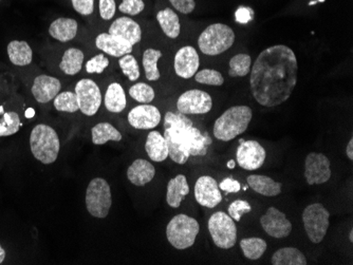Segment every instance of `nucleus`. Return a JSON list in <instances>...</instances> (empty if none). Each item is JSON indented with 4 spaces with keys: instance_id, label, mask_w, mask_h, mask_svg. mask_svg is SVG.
<instances>
[{
    "instance_id": "f257e3e1",
    "label": "nucleus",
    "mask_w": 353,
    "mask_h": 265,
    "mask_svg": "<svg viewBox=\"0 0 353 265\" xmlns=\"http://www.w3.org/2000/svg\"><path fill=\"white\" fill-rule=\"evenodd\" d=\"M296 56L285 45L265 49L251 68V92L263 107H276L290 98L297 84Z\"/></svg>"
},
{
    "instance_id": "f03ea898",
    "label": "nucleus",
    "mask_w": 353,
    "mask_h": 265,
    "mask_svg": "<svg viewBox=\"0 0 353 265\" xmlns=\"http://www.w3.org/2000/svg\"><path fill=\"white\" fill-rule=\"evenodd\" d=\"M164 138L168 142V157L183 165L192 157L205 156L211 140L204 136L190 118L182 114L166 112L164 116Z\"/></svg>"
},
{
    "instance_id": "7ed1b4c3",
    "label": "nucleus",
    "mask_w": 353,
    "mask_h": 265,
    "mask_svg": "<svg viewBox=\"0 0 353 265\" xmlns=\"http://www.w3.org/2000/svg\"><path fill=\"white\" fill-rule=\"evenodd\" d=\"M253 118V112L249 106L239 105L228 109L214 124L213 134L221 142H230L247 131Z\"/></svg>"
},
{
    "instance_id": "20e7f679",
    "label": "nucleus",
    "mask_w": 353,
    "mask_h": 265,
    "mask_svg": "<svg viewBox=\"0 0 353 265\" xmlns=\"http://www.w3.org/2000/svg\"><path fill=\"white\" fill-rule=\"evenodd\" d=\"M30 148L35 159L50 165L57 161L61 150L59 134L48 125H37L30 136Z\"/></svg>"
},
{
    "instance_id": "39448f33",
    "label": "nucleus",
    "mask_w": 353,
    "mask_h": 265,
    "mask_svg": "<svg viewBox=\"0 0 353 265\" xmlns=\"http://www.w3.org/2000/svg\"><path fill=\"white\" fill-rule=\"evenodd\" d=\"M235 43L233 29L224 23L208 25L198 39V47L203 54L216 56L229 50Z\"/></svg>"
},
{
    "instance_id": "423d86ee",
    "label": "nucleus",
    "mask_w": 353,
    "mask_h": 265,
    "mask_svg": "<svg viewBox=\"0 0 353 265\" xmlns=\"http://www.w3.org/2000/svg\"><path fill=\"white\" fill-rule=\"evenodd\" d=\"M200 225L195 218L180 213L174 215L166 226V238L176 249L183 251L195 244Z\"/></svg>"
},
{
    "instance_id": "0eeeda50",
    "label": "nucleus",
    "mask_w": 353,
    "mask_h": 265,
    "mask_svg": "<svg viewBox=\"0 0 353 265\" xmlns=\"http://www.w3.org/2000/svg\"><path fill=\"white\" fill-rule=\"evenodd\" d=\"M87 211L92 217L104 219L108 215L112 205L110 185L102 178H95L87 187L85 197Z\"/></svg>"
},
{
    "instance_id": "6e6552de",
    "label": "nucleus",
    "mask_w": 353,
    "mask_h": 265,
    "mask_svg": "<svg viewBox=\"0 0 353 265\" xmlns=\"http://www.w3.org/2000/svg\"><path fill=\"white\" fill-rule=\"evenodd\" d=\"M303 223L309 240L319 244L324 240L330 225V213L321 203H313L305 209Z\"/></svg>"
},
{
    "instance_id": "1a4fd4ad",
    "label": "nucleus",
    "mask_w": 353,
    "mask_h": 265,
    "mask_svg": "<svg viewBox=\"0 0 353 265\" xmlns=\"http://www.w3.org/2000/svg\"><path fill=\"white\" fill-rule=\"evenodd\" d=\"M208 231L216 246L221 249H230L237 241V227L235 221L223 211H217L210 218Z\"/></svg>"
},
{
    "instance_id": "9d476101",
    "label": "nucleus",
    "mask_w": 353,
    "mask_h": 265,
    "mask_svg": "<svg viewBox=\"0 0 353 265\" xmlns=\"http://www.w3.org/2000/svg\"><path fill=\"white\" fill-rule=\"evenodd\" d=\"M79 112L87 116L97 114L102 104V93L97 83L89 78L79 81L75 86Z\"/></svg>"
},
{
    "instance_id": "9b49d317",
    "label": "nucleus",
    "mask_w": 353,
    "mask_h": 265,
    "mask_svg": "<svg viewBox=\"0 0 353 265\" xmlns=\"http://www.w3.org/2000/svg\"><path fill=\"white\" fill-rule=\"evenodd\" d=\"M213 108V98L205 91L192 89L182 93L176 100V109L179 114H205Z\"/></svg>"
},
{
    "instance_id": "f8f14e48",
    "label": "nucleus",
    "mask_w": 353,
    "mask_h": 265,
    "mask_svg": "<svg viewBox=\"0 0 353 265\" xmlns=\"http://www.w3.org/2000/svg\"><path fill=\"white\" fill-rule=\"evenodd\" d=\"M330 160L323 153L311 152L305 161V179L309 185H322L331 179Z\"/></svg>"
},
{
    "instance_id": "ddd939ff",
    "label": "nucleus",
    "mask_w": 353,
    "mask_h": 265,
    "mask_svg": "<svg viewBox=\"0 0 353 265\" xmlns=\"http://www.w3.org/2000/svg\"><path fill=\"white\" fill-rule=\"evenodd\" d=\"M267 152L257 141H243L236 150V162L243 169L257 170L265 163Z\"/></svg>"
},
{
    "instance_id": "4468645a",
    "label": "nucleus",
    "mask_w": 353,
    "mask_h": 265,
    "mask_svg": "<svg viewBox=\"0 0 353 265\" xmlns=\"http://www.w3.org/2000/svg\"><path fill=\"white\" fill-rule=\"evenodd\" d=\"M261 224L272 238H287L292 233V223L288 220L283 211L275 207L268 209L267 213L261 218Z\"/></svg>"
},
{
    "instance_id": "2eb2a0df",
    "label": "nucleus",
    "mask_w": 353,
    "mask_h": 265,
    "mask_svg": "<svg viewBox=\"0 0 353 265\" xmlns=\"http://www.w3.org/2000/svg\"><path fill=\"white\" fill-rule=\"evenodd\" d=\"M194 193L196 201L206 209H215L222 201L219 184L211 176H202L197 180Z\"/></svg>"
},
{
    "instance_id": "dca6fc26",
    "label": "nucleus",
    "mask_w": 353,
    "mask_h": 265,
    "mask_svg": "<svg viewBox=\"0 0 353 265\" xmlns=\"http://www.w3.org/2000/svg\"><path fill=\"white\" fill-rule=\"evenodd\" d=\"M127 120L136 129L150 130L156 128L161 122V112L154 105H139L130 110Z\"/></svg>"
},
{
    "instance_id": "f3484780",
    "label": "nucleus",
    "mask_w": 353,
    "mask_h": 265,
    "mask_svg": "<svg viewBox=\"0 0 353 265\" xmlns=\"http://www.w3.org/2000/svg\"><path fill=\"white\" fill-rule=\"evenodd\" d=\"M199 66V55L192 45H184L174 55V72L184 80H190L195 76Z\"/></svg>"
},
{
    "instance_id": "a211bd4d",
    "label": "nucleus",
    "mask_w": 353,
    "mask_h": 265,
    "mask_svg": "<svg viewBox=\"0 0 353 265\" xmlns=\"http://www.w3.org/2000/svg\"><path fill=\"white\" fill-rule=\"evenodd\" d=\"M61 89V84L57 77L41 74L37 76L32 86V94L41 104H47L54 100Z\"/></svg>"
},
{
    "instance_id": "6ab92c4d",
    "label": "nucleus",
    "mask_w": 353,
    "mask_h": 265,
    "mask_svg": "<svg viewBox=\"0 0 353 265\" xmlns=\"http://www.w3.org/2000/svg\"><path fill=\"white\" fill-rule=\"evenodd\" d=\"M108 33L132 45L140 43L142 39V30L139 23L127 17L116 19L109 28Z\"/></svg>"
},
{
    "instance_id": "aec40b11",
    "label": "nucleus",
    "mask_w": 353,
    "mask_h": 265,
    "mask_svg": "<svg viewBox=\"0 0 353 265\" xmlns=\"http://www.w3.org/2000/svg\"><path fill=\"white\" fill-rule=\"evenodd\" d=\"M95 45L99 50L114 57H122L124 55L130 54L134 48V45H130V43L109 33L98 35L95 39Z\"/></svg>"
},
{
    "instance_id": "412c9836",
    "label": "nucleus",
    "mask_w": 353,
    "mask_h": 265,
    "mask_svg": "<svg viewBox=\"0 0 353 265\" xmlns=\"http://www.w3.org/2000/svg\"><path fill=\"white\" fill-rule=\"evenodd\" d=\"M156 176V168L148 160L138 159L127 169V179L136 186H145Z\"/></svg>"
},
{
    "instance_id": "4be33fe9",
    "label": "nucleus",
    "mask_w": 353,
    "mask_h": 265,
    "mask_svg": "<svg viewBox=\"0 0 353 265\" xmlns=\"http://www.w3.org/2000/svg\"><path fill=\"white\" fill-rule=\"evenodd\" d=\"M190 193V185L184 175H178L172 178L168 184L166 202L172 209H178Z\"/></svg>"
},
{
    "instance_id": "5701e85b",
    "label": "nucleus",
    "mask_w": 353,
    "mask_h": 265,
    "mask_svg": "<svg viewBox=\"0 0 353 265\" xmlns=\"http://www.w3.org/2000/svg\"><path fill=\"white\" fill-rule=\"evenodd\" d=\"M146 153L152 162L161 163L168 158V146L163 134L152 130L148 134L145 143Z\"/></svg>"
},
{
    "instance_id": "b1692460",
    "label": "nucleus",
    "mask_w": 353,
    "mask_h": 265,
    "mask_svg": "<svg viewBox=\"0 0 353 265\" xmlns=\"http://www.w3.org/2000/svg\"><path fill=\"white\" fill-rule=\"evenodd\" d=\"M248 184L255 193L265 197H276L281 195L283 184L272 178L263 175H251L248 177Z\"/></svg>"
},
{
    "instance_id": "393cba45",
    "label": "nucleus",
    "mask_w": 353,
    "mask_h": 265,
    "mask_svg": "<svg viewBox=\"0 0 353 265\" xmlns=\"http://www.w3.org/2000/svg\"><path fill=\"white\" fill-rule=\"evenodd\" d=\"M77 23L72 19L61 17V19H55L49 27V34L61 43H68L72 41L77 36Z\"/></svg>"
},
{
    "instance_id": "a878e982",
    "label": "nucleus",
    "mask_w": 353,
    "mask_h": 265,
    "mask_svg": "<svg viewBox=\"0 0 353 265\" xmlns=\"http://www.w3.org/2000/svg\"><path fill=\"white\" fill-rule=\"evenodd\" d=\"M8 56L15 66L25 67L31 64L33 52L27 41H12L8 45Z\"/></svg>"
},
{
    "instance_id": "bb28decb",
    "label": "nucleus",
    "mask_w": 353,
    "mask_h": 265,
    "mask_svg": "<svg viewBox=\"0 0 353 265\" xmlns=\"http://www.w3.org/2000/svg\"><path fill=\"white\" fill-rule=\"evenodd\" d=\"M104 103L107 110L112 114H120L126 108V94L119 83L109 85L105 93Z\"/></svg>"
},
{
    "instance_id": "cd10ccee",
    "label": "nucleus",
    "mask_w": 353,
    "mask_h": 265,
    "mask_svg": "<svg viewBox=\"0 0 353 265\" xmlns=\"http://www.w3.org/2000/svg\"><path fill=\"white\" fill-rule=\"evenodd\" d=\"M157 21L166 36L172 39L179 36L181 27H180L179 17L174 10L164 9L159 11L157 14Z\"/></svg>"
},
{
    "instance_id": "c85d7f7f",
    "label": "nucleus",
    "mask_w": 353,
    "mask_h": 265,
    "mask_svg": "<svg viewBox=\"0 0 353 265\" xmlns=\"http://www.w3.org/2000/svg\"><path fill=\"white\" fill-rule=\"evenodd\" d=\"M91 140L94 145H105L107 142H120L122 134L110 123H99L91 129Z\"/></svg>"
},
{
    "instance_id": "c756f323",
    "label": "nucleus",
    "mask_w": 353,
    "mask_h": 265,
    "mask_svg": "<svg viewBox=\"0 0 353 265\" xmlns=\"http://www.w3.org/2000/svg\"><path fill=\"white\" fill-rule=\"evenodd\" d=\"M272 265H306V256L296 247H283L273 254Z\"/></svg>"
},
{
    "instance_id": "7c9ffc66",
    "label": "nucleus",
    "mask_w": 353,
    "mask_h": 265,
    "mask_svg": "<svg viewBox=\"0 0 353 265\" xmlns=\"http://www.w3.org/2000/svg\"><path fill=\"white\" fill-rule=\"evenodd\" d=\"M84 63V53L77 48H70L65 51L61 59L59 69L67 75H77L82 70Z\"/></svg>"
},
{
    "instance_id": "2f4dec72",
    "label": "nucleus",
    "mask_w": 353,
    "mask_h": 265,
    "mask_svg": "<svg viewBox=\"0 0 353 265\" xmlns=\"http://www.w3.org/2000/svg\"><path fill=\"white\" fill-rule=\"evenodd\" d=\"M243 256L249 260H259L268 248L267 242L261 238L243 239L239 243Z\"/></svg>"
},
{
    "instance_id": "473e14b6",
    "label": "nucleus",
    "mask_w": 353,
    "mask_h": 265,
    "mask_svg": "<svg viewBox=\"0 0 353 265\" xmlns=\"http://www.w3.org/2000/svg\"><path fill=\"white\" fill-rule=\"evenodd\" d=\"M161 57V51L152 48L148 49L143 54V67L145 70L146 78L150 82H156L161 77V73L158 69V61Z\"/></svg>"
},
{
    "instance_id": "72a5a7b5",
    "label": "nucleus",
    "mask_w": 353,
    "mask_h": 265,
    "mask_svg": "<svg viewBox=\"0 0 353 265\" xmlns=\"http://www.w3.org/2000/svg\"><path fill=\"white\" fill-rule=\"evenodd\" d=\"M229 75L231 77L247 76L251 72L252 59L249 54L239 53L232 57L229 63Z\"/></svg>"
},
{
    "instance_id": "f704fd0d",
    "label": "nucleus",
    "mask_w": 353,
    "mask_h": 265,
    "mask_svg": "<svg viewBox=\"0 0 353 265\" xmlns=\"http://www.w3.org/2000/svg\"><path fill=\"white\" fill-rule=\"evenodd\" d=\"M53 105H54V108L57 109V112L74 114V112L79 110L77 96H75V93L71 92V91L59 93L53 100Z\"/></svg>"
},
{
    "instance_id": "c9c22d12",
    "label": "nucleus",
    "mask_w": 353,
    "mask_h": 265,
    "mask_svg": "<svg viewBox=\"0 0 353 265\" xmlns=\"http://www.w3.org/2000/svg\"><path fill=\"white\" fill-rule=\"evenodd\" d=\"M21 123L19 114L14 112H6L0 118V138L17 134Z\"/></svg>"
},
{
    "instance_id": "e433bc0d",
    "label": "nucleus",
    "mask_w": 353,
    "mask_h": 265,
    "mask_svg": "<svg viewBox=\"0 0 353 265\" xmlns=\"http://www.w3.org/2000/svg\"><path fill=\"white\" fill-rule=\"evenodd\" d=\"M130 96L137 102L148 104L154 100L156 93L150 85L145 83H138L130 89Z\"/></svg>"
},
{
    "instance_id": "4c0bfd02",
    "label": "nucleus",
    "mask_w": 353,
    "mask_h": 265,
    "mask_svg": "<svg viewBox=\"0 0 353 265\" xmlns=\"http://www.w3.org/2000/svg\"><path fill=\"white\" fill-rule=\"evenodd\" d=\"M119 65H120V68L122 69L125 76L128 77V80L136 82L140 78V68H139L138 61L134 55L126 54L120 57Z\"/></svg>"
},
{
    "instance_id": "58836bf2",
    "label": "nucleus",
    "mask_w": 353,
    "mask_h": 265,
    "mask_svg": "<svg viewBox=\"0 0 353 265\" xmlns=\"http://www.w3.org/2000/svg\"><path fill=\"white\" fill-rule=\"evenodd\" d=\"M195 81L199 84L208 85V86H222L224 77L219 71L213 69H203L195 74Z\"/></svg>"
},
{
    "instance_id": "ea45409f",
    "label": "nucleus",
    "mask_w": 353,
    "mask_h": 265,
    "mask_svg": "<svg viewBox=\"0 0 353 265\" xmlns=\"http://www.w3.org/2000/svg\"><path fill=\"white\" fill-rule=\"evenodd\" d=\"M251 211V205H250L249 202L245 201V200H236L228 209L230 217L237 222H240L243 215L249 213Z\"/></svg>"
},
{
    "instance_id": "a19ab883",
    "label": "nucleus",
    "mask_w": 353,
    "mask_h": 265,
    "mask_svg": "<svg viewBox=\"0 0 353 265\" xmlns=\"http://www.w3.org/2000/svg\"><path fill=\"white\" fill-rule=\"evenodd\" d=\"M108 66L109 59L103 53H101V54L95 55L94 57L87 61L86 71L90 74H92V73L101 74V73L104 72L105 69Z\"/></svg>"
},
{
    "instance_id": "79ce46f5",
    "label": "nucleus",
    "mask_w": 353,
    "mask_h": 265,
    "mask_svg": "<svg viewBox=\"0 0 353 265\" xmlns=\"http://www.w3.org/2000/svg\"><path fill=\"white\" fill-rule=\"evenodd\" d=\"M144 9H145V3L143 0H123L121 5L119 6V10L122 13L130 15V17H136Z\"/></svg>"
},
{
    "instance_id": "37998d69",
    "label": "nucleus",
    "mask_w": 353,
    "mask_h": 265,
    "mask_svg": "<svg viewBox=\"0 0 353 265\" xmlns=\"http://www.w3.org/2000/svg\"><path fill=\"white\" fill-rule=\"evenodd\" d=\"M100 15L104 21H110L116 15L117 6L114 0H100L99 1Z\"/></svg>"
},
{
    "instance_id": "c03bdc74",
    "label": "nucleus",
    "mask_w": 353,
    "mask_h": 265,
    "mask_svg": "<svg viewBox=\"0 0 353 265\" xmlns=\"http://www.w3.org/2000/svg\"><path fill=\"white\" fill-rule=\"evenodd\" d=\"M73 9L83 17H88L94 11V0H71Z\"/></svg>"
},
{
    "instance_id": "a18cd8bd",
    "label": "nucleus",
    "mask_w": 353,
    "mask_h": 265,
    "mask_svg": "<svg viewBox=\"0 0 353 265\" xmlns=\"http://www.w3.org/2000/svg\"><path fill=\"white\" fill-rule=\"evenodd\" d=\"M172 7L182 14L192 13L196 8L195 0H170Z\"/></svg>"
},
{
    "instance_id": "49530a36",
    "label": "nucleus",
    "mask_w": 353,
    "mask_h": 265,
    "mask_svg": "<svg viewBox=\"0 0 353 265\" xmlns=\"http://www.w3.org/2000/svg\"><path fill=\"white\" fill-rule=\"evenodd\" d=\"M219 189L228 193H237L241 189V185L237 180L227 178L220 182Z\"/></svg>"
},
{
    "instance_id": "de8ad7c7",
    "label": "nucleus",
    "mask_w": 353,
    "mask_h": 265,
    "mask_svg": "<svg viewBox=\"0 0 353 265\" xmlns=\"http://www.w3.org/2000/svg\"><path fill=\"white\" fill-rule=\"evenodd\" d=\"M346 154H347V157H348V159L350 160V161H352V160H353V138H351L350 140H349L348 144H347Z\"/></svg>"
},
{
    "instance_id": "09e8293b",
    "label": "nucleus",
    "mask_w": 353,
    "mask_h": 265,
    "mask_svg": "<svg viewBox=\"0 0 353 265\" xmlns=\"http://www.w3.org/2000/svg\"><path fill=\"white\" fill-rule=\"evenodd\" d=\"M6 259V251L3 247L0 245V264L5 261Z\"/></svg>"
},
{
    "instance_id": "8fccbe9b",
    "label": "nucleus",
    "mask_w": 353,
    "mask_h": 265,
    "mask_svg": "<svg viewBox=\"0 0 353 265\" xmlns=\"http://www.w3.org/2000/svg\"><path fill=\"white\" fill-rule=\"evenodd\" d=\"M236 166V162L234 161V160H231V161L228 163V167L231 168V169H233V168H235Z\"/></svg>"
},
{
    "instance_id": "3c124183",
    "label": "nucleus",
    "mask_w": 353,
    "mask_h": 265,
    "mask_svg": "<svg viewBox=\"0 0 353 265\" xmlns=\"http://www.w3.org/2000/svg\"><path fill=\"white\" fill-rule=\"evenodd\" d=\"M349 241H350L351 243L353 242V231L351 229L350 231H349Z\"/></svg>"
}]
</instances>
